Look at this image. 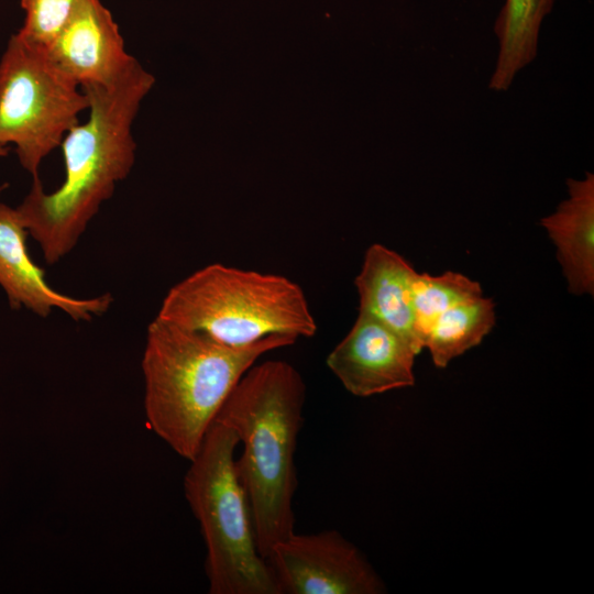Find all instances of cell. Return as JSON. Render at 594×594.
Wrapping results in <instances>:
<instances>
[{
    "instance_id": "obj_1",
    "label": "cell",
    "mask_w": 594,
    "mask_h": 594,
    "mask_svg": "<svg viewBox=\"0 0 594 594\" xmlns=\"http://www.w3.org/2000/svg\"><path fill=\"white\" fill-rule=\"evenodd\" d=\"M154 81L135 58L111 82L81 87L89 114L59 145L64 182L47 194L40 178L33 179L29 194L14 208L48 264L59 262L76 246L116 185L130 174L136 150L132 125Z\"/></svg>"
},
{
    "instance_id": "obj_2",
    "label": "cell",
    "mask_w": 594,
    "mask_h": 594,
    "mask_svg": "<svg viewBox=\"0 0 594 594\" xmlns=\"http://www.w3.org/2000/svg\"><path fill=\"white\" fill-rule=\"evenodd\" d=\"M305 400L300 373L286 361H265L243 374L215 418L242 443L234 468L266 560L276 543L295 532V452Z\"/></svg>"
},
{
    "instance_id": "obj_3",
    "label": "cell",
    "mask_w": 594,
    "mask_h": 594,
    "mask_svg": "<svg viewBox=\"0 0 594 594\" xmlns=\"http://www.w3.org/2000/svg\"><path fill=\"white\" fill-rule=\"evenodd\" d=\"M296 340L271 336L230 346L208 334L156 318L142 358L144 411L151 429L190 461L221 406L255 361Z\"/></svg>"
},
{
    "instance_id": "obj_4",
    "label": "cell",
    "mask_w": 594,
    "mask_h": 594,
    "mask_svg": "<svg viewBox=\"0 0 594 594\" xmlns=\"http://www.w3.org/2000/svg\"><path fill=\"white\" fill-rule=\"evenodd\" d=\"M157 317L230 346L250 345L271 336L310 338L317 331L298 284L282 275L219 263L174 285Z\"/></svg>"
},
{
    "instance_id": "obj_5",
    "label": "cell",
    "mask_w": 594,
    "mask_h": 594,
    "mask_svg": "<svg viewBox=\"0 0 594 594\" xmlns=\"http://www.w3.org/2000/svg\"><path fill=\"white\" fill-rule=\"evenodd\" d=\"M237 435L213 420L189 461L184 492L206 544L210 594H279L257 549L250 507L234 468Z\"/></svg>"
},
{
    "instance_id": "obj_6",
    "label": "cell",
    "mask_w": 594,
    "mask_h": 594,
    "mask_svg": "<svg viewBox=\"0 0 594 594\" xmlns=\"http://www.w3.org/2000/svg\"><path fill=\"white\" fill-rule=\"evenodd\" d=\"M88 107L85 91L45 50L18 33L10 37L0 59V146L14 144L33 179Z\"/></svg>"
},
{
    "instance_id": "obj_7",
    "label": "cell",
    "mask_w": 594,
    "mask_h": 594,
    "mask_svg": "<svg viewBox=\"0 0 594 594\" xmlns=\"http://www.w3.org/2000/svg\"><path fill=\"white\" fill-rule=\"evenodd\" d=\"M267 561L279 594H377L384 585L355 546L336 530L293 534Z\"/></svg>"
},
{
    "instance_id": "obj_8",
    "label": "cell",
    "mask_w": 594,
    "mask_h": 594,
    "mask_svg": "<svg viewBox=\"0 0 594 594\" xmlns=\"http://www.w3.org/2000/svg\"><path fill=\"white\" fill-rule=\"evenodd\" d=\"M417 354L395 331L359 311L354 324L326 362L348 392L369 397L413 386Z\"/></svg>"
},
{
    "instance_id": "obj_9",
    "label": "cell",
    "mask_w": 594,
    "mask_h": 594,
    "mask_svg": "<svg viewBox=\"0 0 594 594\" xmlns=\"http://www.w3.org/2000/svg\"><path fill=\"white\" fill-rule=\"evenodd\" d=\"M46 53L80 87L111 82L135 59L101 0H79Z\"/></svg>"
},
{
    "instance_id": "obj_10",
    "label": "cell",
    "mask_w": 594,
    "mask_h": 594,
    "mask_svg": "<svg viewBox=\"0 0 594 594\" xmlns=\"http://www.w3.org/2000/svg\"><path fill=\"white\" fill-rule=\"evenodd\" d=\"M26 233L15 209L0 204V286L12 308L24 307L41 317L57 308L76 321H89L110 308L113 299L109 293L75 298L52 288L28 253Z\"/></svg>"
},
{
    "instance_id": "obj_11",
    "label": "cell",
    "mask_w": 594,
    "mask_h": 594,
    "mask_svg": "<svg viewBox=\"0 0 594 594\" xmlns=\"http://www.w3.org/2000/svg\"><path fill=\"white\" fill-rule=\"evenodd\" d=\"M415 268L397 252L371 245L354 279L359 311L366 312L405 339L417 353L422 350L415 330L413 280Z\"/></svg>"
},
{
    "instance_id": "obj_12",
    "label": "cell",
    "mask_w": 594,
    "mask_h": 594,
    "mask_svg": "<svg viewBox=\"0 0 594 594\" xmlns=\"http://www.w3.org/2000/svg\"><path fill=\"white\" fill-rule=\"evenodd\" d=\"M569 197L540 220L574 295L594 294V175L566 180Z\"/></svg>"
},
{
    "instance_id": "obj_13",
    "label": "cell",
    "mask_w": 594,
    "mask_h": 594,
    "mask_svg": "<svg viewBox=\"0 0 594 594\" xmlns=\"http://www.w3.org/2000/svg\"><path fill=\"white\" fill-rule=\"evenodd\" d=\"M556 0H505L495 21L498 54L490 88L507 90L537 55L541 24Z\"/></svg>"
},
{
    "instance_id": "obj_14",
    "label": "cell",
    "mask_w": 594,
    "mask_h": 594,
    "mask_svg": "<svg viewBox=\"0 0 594 594\" xmlns=\"http://www.w3.org/2000/svg\"><path fill=\"white\" fill-rule=\"evenodd\" d=\"M495 324L492 298L477 296L443 311L429 329L424 348L437 367H446L454 358L479 345Z\"/></svg>"
},
{
    "instance_id": "obj_15",
    "label": "cell",
    "mask_w": 594,
    "mask_h": 594,
    "mask_svg": "<svg viewBox=\"0 0 594 594\" xmlns=\"http://www.w3.org/2000/svg\"><path fill=\"white\" fill-rule=\"evenodd\" d=\"M482 295L480 283L461 273L448 271L435 276L417 272L413 280V309L415 330L422 349L429 329L443 311Z\"/></svg>"
},
{
    "instance_id": "obj_16",
    "label": "cell",
    "mask_w": 594,
    "mask_h": 594,
    "mask_svg": "<svg viewBox=\"0 0 594 594\" xmlns=\"http://www.w3.org/2000/svg\"><path fill=\"white\" fill-rule=\"evenodd\" d=\"M79 0H20L25 16L16 32L25 41L47 50Z\"/></svg>"
},
{
    "instance_id": "obj_17",
    "label": "cell",
    "mask_w": 594,
    "mask_h": 594,
    "mask_svg": "<svg viewBox=\"0 0 594 594\" xmlns=\"http://www.w3.org/2000/svg\"><path fill=\"white\" fill-rule=\"evenodd\" d=\"M7 153H8V148L6 146H0V156H4L7 155ZM2 189H3V186H0V193Z\"/></svg>"
}]
</instances>
